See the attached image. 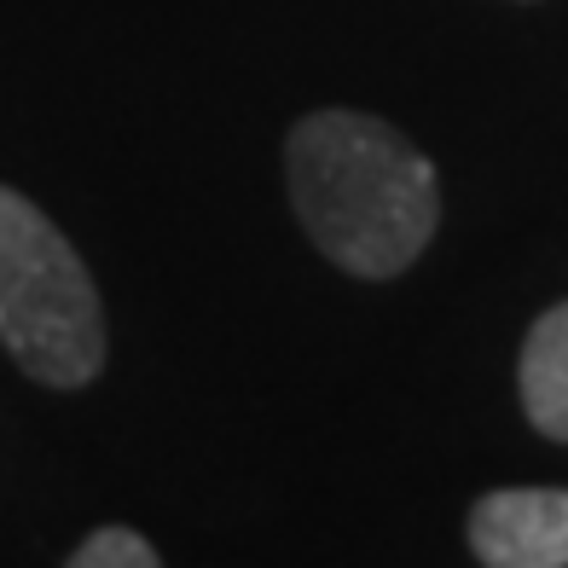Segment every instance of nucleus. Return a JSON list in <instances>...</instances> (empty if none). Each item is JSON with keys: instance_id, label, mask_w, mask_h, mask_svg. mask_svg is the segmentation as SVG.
Returning a JSON list of instances; mask_svg holds the SVG:
<instances>
[{"instance_id": "f257e3e1", "label": "nucleus", "mask_w": 568, "mask_h": 568, "mask_svg": "<svg viewBox=\"0 0 568 568\" xmlns=\"http://www.w3.org/2000/svg\"><path fill=\"white\" fill-rule=\"evenodd\" d=\"M284 174L307 239L354 278L406 273L442 221L429 158L366 111L302 116L284 140Z\"/></svg>"}, {"instance_id": "f03ea898", "label": "nucleus", "mask_w": 568, "mask_h": 568, "mask_svg": "<svg viewBox=\"0 0 568 568\" xmlns=\"http://www.w3.org/2000/svg\"><path fill=\"white\" fill-rule=\"evenodd\" d=\"M0 343L18 372L53 389H82L105 366V307L93 273L12 186H0Z\"/></svg>"}, {"instance_id": "7ed1b4c3", "label": "nucleus", "mask_w": 568, "mask_h": 568, "mask_svg": "<svg viewBox=\"0 0 568 568\" xmlns=\"http://www.w3.org/2000/svg\"><path fill=\"white\" fill-rule=\"evenodd\" d=\"M470 551L487 568H568V487H499L476 499Z\"/></svg>"}, {"instance_id": "20e7f679", "label": "nucleus", "mask_w": 568, "mask_h": 568, "mask_svg": "<svg viewBox=\"0 0 568 568\" xmlns=\"http://www.w3.org/2000/svg\"><path fill=\"white\" fill-rule=\"evenodd\" d=\"M523 406L539 435L568 442V302L546 307L523 343Z\"/></svg>"}, {"instance_id": "39448f33", "label": "nucleus", "mask_w": 568, "mask_h": 568, "mask_svg": "<svg viewBox=\"0 0 568 568\" xmlns=\"http://www.w3.org/2000/svg\"><path fill=\"white\" fill-rule=\"evenodd\" d=\"M64 568H163V557L134 528H99V534H88L82 546H75V557Z\"/></svg>"}]
</instances>
